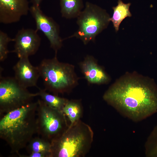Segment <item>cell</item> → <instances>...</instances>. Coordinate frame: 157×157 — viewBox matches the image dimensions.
<instances>
[{"label": "cell", "mask_w": 157, "mask_h": 157, "mask_svg": "<svg viewBox=\"0 0 157 157\" xmlns=\"http://www.w3.org/2000/svg\"><path fill=\"white\" fill-rule=\"evenodd\" d=\"M103 98L120 114L134 122L157 113V88L150 81L136 76L117 81Z\"/></svg>", "instance_id": "1"}, {"label": "cell", "mask_w": 157, "mask_h": 157, "mask_svg": "<svg viewBox=\"0 0 157 157\" xmlns=\"http://www.w3.org/2000/svg\"><path fill=\"white\" fill-rule=\"evenodd\" d=\"M38 101H31L6 113L1 119L0 138L6 142L13 152H17L27 147L38 133Z\"/></svg>", "instance_id": "2"}, {"label": "cell", "mask_w": 157, "mask_h": 157, "mask_svg": "<svg viewBox=\"0 0 157 157\" xmlns=\"http://www.w3.org/2000/svg\"><path fill=\"white\" fill-rule=\"evenodd\" d=\"M93 136L90 126L80 120L51 142V157H84L90 149Z\"/></svg>", "instance_id": "3"}, {"label": "cell", "mask_w": 157, "mask_h": 157, "mask_svg": "<svg viewBox=\"0 0 157 157\" xmlns=\"http://www.w3.org/2000/svg\"><path fill=\"white\" fill-rule=\"evenodd\" d=\"M55 53L52 58L44 59L38 67L45 89L54 94L68 93L78 84V77L71 64L59 61Z\"/></svg>", "instance_id": "4"}, {"label": "cell", "mask_w": 157, "mask_h": 157, "mask_svg": "<svg viewBox=\"0 0 157 157\" xmlns=\"http://www.w3.org/2000/svg\"><path fill=\"white\" fill-rule=\"evenodd\" d=\"M110 17L105 10L87 2L84 9L76 18L77 30L67 38H76L85 45L94 42L96 37L107 27Z\"/></svg>", "instance_id": "5"}, {"label": "cell", "mask_w": 157, "mask_h": 157, "mask_svg": "<svg viewBox=\"0 0 157 157\" xmlns=\"http://www.w3.org/2000/svg\"><path fill=\"white\" fill-rule=\"evenodd\" d=\"M37 101L38 133L51 142L63 134L69 124L63 111L49 106L42 100Z\"/></svg>", "instance_id": "6"}, {"label": "cell", "mask_w": 157, "mask_h": 157, "mask_svg": "<svg viewBox=\"0 0 157 157\" xmlns=\"http://www.w3.org/2000/svg\"><path fill=\"white\" fill-rule=\"evenodd\" d=\"M38 93H33L21 86L14 77L0 76V110L6 113L31 102Z\"/></svg>", "instance_id": "7"}, {"label": "cell", "mask_w": 157, "mask_h": 157, "mask_svg": "<svg viewBox=\"0 0 157 157\" xmlns=\"http://www.w3.org/2000/svg\"><path fill=\"white\" fill-rule=\"evenodd\" d=\"M29 11L35 21L36 29L43 33L49 41L51 47L55 53H57L62 46L63 40L60 35L58 25L52 18L44 14L39 6L33 5Z\"/></svg>", "instance_id": "8"}, {"label": "cell", "mask_w": 157, "mask_h": 157, "mask_svg": "<svg viewBox=\"0 0 157 157\" xmlns=\"http://www.w3.org/2000/svg\"><path fill=\"white\" fill-rule=\"evenodd\" d=\"M38 31L31 28L19 30L14 38V49L12 51L19 58L34 55L40 46L41 38Z\"/></svg>", "instance_id": "9"}, {"label": "cell", "mask_w": 157, "mask_h": 157, "mask_svg": "<svg viewBox=\"0 0 157 157\" xmlns=\"http://www.w3.org/2000/svg\"><path fill=\"white\" fill-rule=\"evenodd\" d=\"M30 9L28 0H0V22H17L28 14Z\"/></svg>", "instance_id": "10"}, {"label": "cell", "mask_w": 157, "mask_h": 157, "mask_svg": "<svg viewBox=\"0 0 157 157\" xmlns=\"http://www.w3.org/2000/svg\"><path fill=\"white\" fill-rule=\"evenodd\" d=\"M14 77L22 86L26 88L36 86L40 76L38 66L33 65L28 58H19L13 67Z\"/></svg>", "instance_id": "11"}, {"label": "cell", "mask_w": 157, "mask_h": 157, "mask_svg": "<svg viewBox=\"0 0 157 157\" xmlns=\"http://www.w3.org/2000/svg\"><path fill=\"white\" fill-rule=\"evenodd\" d=\"M85 78L90 84H101L107 83L110 78L92 56L87 55L79 63Z\"/></svg>", "instance_id": "12"}, {"label": "cell", "mask_w": 157, "mask_h": 157, "mask_svg": "<svg viewBox=\"0 0 157 157\" xmlns=\"http://www.w3.org/2000/svg\"><path fill=\"white\" fill-rule=\"evenodd\" d=\"M62 17L67 19L77 18L84 5L82 0H60Z\"/></svg>", "instance_id": "13"}, {"label": "cell", "mask_w": 157, "mask_h": 157, "mask_svg": "<svg viewBox=\"0 0 157 157\" xmlns=\"http://www.w3.org/2000/svg\"><path fill=\"white\" fill-rule=\"evenodd\" d=\"M63 111L69 121L71 126L79 120L82 116L83 109L81 101L78 100H68Z\"/></svg>", "instance_id": "14"}, {"label": "cell", "mask_w": 157, "mask_h": 157, "mask_svg": "<svg viewBox=\"0 0 157 157\" xmlns=\"http://www.w3.org/2000/svg\"><path fill=\"white\" fill-rule=\"evenodd\" d=\"M131 5L130 3H125L121 0H118L117 5L112 7L113 13L109 20L112 22L116 32L118 31L122 21L126 17L132 16L129 10Z\"/></svg>", "instance_id": "15"}, {"label": "cell", "mask_w": 157, "mask_h": 157, "mask_svg": "<svg viewBox=\"0 0 157 157\" xmlns=\"http://www.w3.org/2000/svg\"><path fill=\"white\" fill-rule=\"evenodd\" d=\"M30 153L39 152L47 157H51V144L49 141L42 137L33 138L27 145Z\"/></svg>", "instance_id": "16"}, {"label": "cell", "mask_w": 157, "mask_h": 157, "mask_svg": "<svg viewBox=\"0 0 157 157\" xmlns=\"http://www.w3.org/2000/svg\"><path fill=\"white\" fill-rule=\"evenodd\" d=\"M44 89H40L38 92V96L49 106L63 111V109L68 99L58 96L57 95L50 94Z\"/></svg>", "instance_id": "17"}, {"label": "cell", "mask_w": 157, "mask_h": 157, "mask_svg": "<svg viewBox=\"0 0 157 157\" xmlns=\"http://www.w3.org/2000/svg\"><path fill=\"white\" fill-rule=\"evenodd\" d=\"M144 148L147 157H157V125L148 137Z\"/></svg>", "instance_id": "18"}, {"label": "cell", "mask_w": 157, "mask_h": 157, "mask_svg": "<svg viewBox=\"0 0 157 157\" xmlns=\"http://www.w3.org/2000/svg\"><path fill=\"white\" fill-rule=\"evenodd\" d=\"M11 41H14V38H10L7 33L0 31V61H4L8 56L9 52L8 49V44Z\"/></svg>", "instance_id": "19"}, {"label": "cell", "mask_w": 157, "mask_h": 157, "mask_svg": "<svg viewBox=\"0 0 157 157\" xmlns=\"http://www.w3.org/2000/svg\"><path fill=\"white\" fill-rule=\"evenodd\" d=\"M29 157H47V156L42 153L33 152L30 154Z\"/></svg>", "instance_id": "20"}, {"label": "cell", "mask_w": 157, "mask_h": 157, "mask_svg": "<svg viewBox=\"0 0 157 157\" xmlns=\"http://www.w3.org/2000/svg\"><path fill=\"white\" fill-rule=\"evenodd\" d=\"M42 0H32L33 5L39 6L40 3Z\"/></svg>", "instance_id": "21"}]
</instances>
